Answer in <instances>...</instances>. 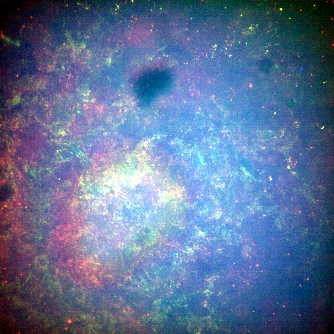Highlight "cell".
Instances as JSON below:
<instances>
[{"label": "cell", "instance_id": "cell-1", "mask_svg": "<svg viewBox=\"0 0 334 334\" xmlns=\"http://www.w3.org/2000/svg\"><path fill=\"white\" fill-rule=\"evenodd\" d=\"M11 191L6 187L2 188L1 191V201H4L9 198L11 194Z\"/></svg>", "mask_w": 334, "mask_h": 334}]
</instances>
